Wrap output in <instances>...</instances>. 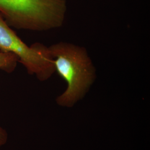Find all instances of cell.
<instances>
[{
	"label": "cell",
	"instance_id": "obj_1",
	"mask_svg": "<svg viewBox=\"0 0 150 150\" xmlns=\"http://www.w3.org/2000/svg\"><path fill=\"white\" fill-rule=\"evenodd\" d=\"M57 71L67 83L64 93L57 99L64 106H72L85 95L95 78V69L85 48L59 42L48 47Z\"/></svg>",
	"mask_w": 150,
	"mask_h": 150
},
{
	"label": "cell",
	"instance_id": "obj_2",
	"mask_svg": "<svg viewBox=\"0 0 150 150\" xmlns=\"http://www.w3.org/2000/svg\"><path fill=\"white\" fill-rule=\"evenodd\" d=\"M66 0H0V13L7 25L18 30L46 31L61 26Z\"/></svg>",
	"mask_w": 150,
	"mask_h": 150
},
{
	"label": "cell",
	"instance_id": "obj_3",
	"mask_svg": "<svg viewBox=\"0 0 150 150\" xmlns=\"http://www.w3.org/2000/svg\"><path fill=\"white\" fill-rule=\"evenodd\" d=\"M0 51L16 56L30 75L40 81L48 79L55 71L48 47L40 43L27 46L11 29L0 13Z\"/></svg>",
	"mask_w": 150,
	"mask_h": 150
},
{
	"label": "cell",
	"instance_id": "obj_4",
	"mask_svg": "<svg viewBox=\"0 0 150 150\" xmlns=\"http://www.w3.org/2000/svg\"><path fill=\"white\" fill-rule=\"evenodd\" d=\"M18 58L13 54L0 51V70L10 74L16 69Z\"/></svg>",
	"mask_w": 150,
	"mask_h": 150
},
{
	"label": "cell",
	"instance_id": "obj_5",
	"mask_svg": "<svg viewBox=\"0 0 150 150\" xmlns=\"http://www.w3.org/2000/svg\"><path fill=\"white\" fill-rule=\"evenodd\" d=\"M8 135L5 129L0 127V147L5 144L7 141Z\"/></svg>",
	"mask_w": 150,
	"mask_h": 150
}]
</instances>
